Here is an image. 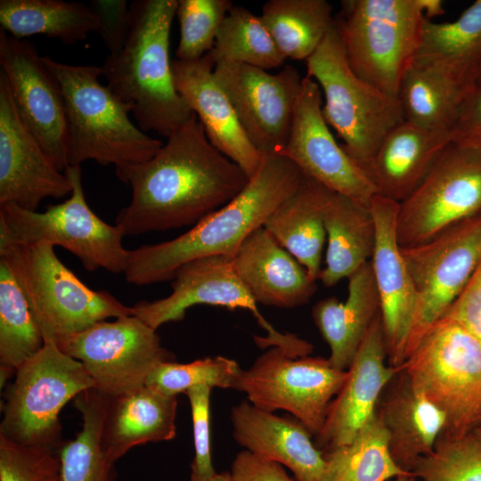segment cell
<instances>
[{"label": "cell", "mask_w": 481, "mask_h": 481, "mask_svg": "<svg viewBox=\"0 0 481 481\" xmlns=\"http://www.w3.org/2000/svg\"><path fill=\"white\" fill-rule=\"evenodd\" d=\"M115 173L132 190L115 223L126 235L194 225L234 199L249 181L210 143L195 113L149 160Z\"/></svg>", "instance_id": "obj_1"}, {"label": "cell", "mask_w": 481, "mask_h": 481, "mask_svg": "<svg viewBox=\"0 0 481 481\" xmlns=\"http://www.w3.org/2000/svg\"><path fill=\"white\" fill-rule=\"evenodd\" d=\"M301 170L287 157L262 155L260 166L230 202L189 231L169 240L129 250L126 281L144 286L173 279L183 264L205 257H232L244 240L264 226L273 212L298 188Z\"/></svg>", "instance_id": "obj_2"}, {"label": "cell", "mask_w": 481, "mask_h": 481, "mask_svg": "<svg viewBox=\"0 0 481 481\" xmlns=\"http://www.w3.org/2000/svg\"><path fill=\"white\" fill-rule=\"evenodd\" d=\"M177 4L178 0L129 4L125 45L102 67L106 86L130 107L139 127L167 138L193 114L176 90L169 54Z\"/></svg>", "instance_id": "obj_3"}, {"label": "cell", "mask_w": 481, "mask_h": 481, "mask_svg": "<svg viewBox=\"0 0 481 481\" xmlns=\"http://www.w3.org/2000/svg\"><path fill=\"white\" fill-rule=\"evenodd\" d=\"M57 80L67 119L68 166L94 160L115 169L152 158L164 144L134 125L131 109L100 77L102 67L71 65L43 56Z\"/></svg>", "instance_id": "obj_4"}, {"label": "cell", "mask_w": 481, "mask_h": 481, "mask_svg": "<svg viewBox=\"0 0 481 481\" xmlns=\"http://www.w3.org/2000/svg\"><path fill=\"white\" fill-rule=\"evenodd\" d=\"M54 246L0 243L5 258L23 289L45 341L56 345L109 318L134 315L106 290L87 287L56 256Z\"/></svg>", "instance_id": "obj_5"}, {"label": "cell", "mask_w": 481, "mask_h": 481, "mask_svg": "<svg viewBox=\"0 0 481 481\" xmlns=\"http://www.w3.org/2000/svg\"><path fill=\"white\" fill-rule=\"evenodd\" d=\"M306 62V75L317 82L323 93L324 119L343 140L345 151L363 167L385 136L404 121L398 98L387 94L352 70L335 20Z\"/></svg>", "instance_id": "obj_6"}, {"label": "cell", "mask_w": 481, "mask_h": 481, "mask_svg": "<svg viewBox=\"0 0 481 481\" xmlns=\"http://www.w3.org/2000/svg\"><path fill=\"white\" fill-rule=\"evenodd\" d=\"M401 367L444 414L440 436L465 435L481 424V341L461 324L441 317Z\"/></svg>", "instance_id": "obj_7"}, {"label": "cell", "mask_w": 481, "mask_h": 481, "mask_svg": "<svg viewBox=\"0 0 481 481\" xmlns=\"http://www.w3.org/2000/svg\"><path fill=\"white\" fill-rule=\"evenodd\" d=\"M334 20L352 70L397 97L421 39L420 0H344Z\"/></svg>", "instance_id": "obj_8"}, {"label": "cell", "mask_w": 481, "mask_h": 481, "mask_svg": "<svg viewBox=\"0 0 481 481\" xmlns=\"http://www.w3.org/2000/svg\"><path fill=\"white\" fill-rule=\"evenodd\" d=\"M64 174L72 192L63 202L49 205L43 212L0 206V243L46 242L71 252L86 271L124 273L129 250L122 243L123 229L104 222L88 206L81 166H68Z\"/></svg>", "instance_id": "obj_9"}, {"label": "cell", "mask_w": 481, "mask_h": 481, "mask_svg": "<svg viewBox=\"0 0 481 481\" xmlns=\"http://www.w3.org/2000/svg\"><path fill=\"white\" fill-rule=\"evenodd\" d=\"M8 390L0 435L29 446L59 451L62 444L59 413L80 393L95 388L83 363L53 341L15 371Z\"/></svg>", "instance_id": "obj_10"}, {"label": "cell", "mask_w": 481, "mask_h": 481, "mask_svg": "<svg viewBox=\"0 0 481 481\" xmlns=\"http://www.w3.org/2000/svg\"><path fill=\"white\" fill-rule=\"evenodd\" d=\"M346 377L347 371L333 368L328 358L294 357L272 346L248 370H241L235 389L261 410L291 413L315 436Z\"/></svg>", "instance_id": "obj_11"}, {"label": "cell", "mask_w": 481, "mask_h": 481, "mask_svg": "<svg viewBox=\"0 0 481 481\" xmlns=\"http://www.w3.org/2000/svg\"><path fill=\"white\" fill-rule=\"evenodd\" d=\"M479 213L481 147L452 142L417 188L399 203L398 244H422Z\"/></svg>", "instance_id": "obj_12"}, {"label": "cell", "mask_w": 481, "mask_h": 481, "mask_svg": "<svg viewBox=\"0 0 481 481\" xmlns=\"http://www.w3.org/2000/svg\"><path fill=\"white\" fill-rule=\"evenodd\" d=\"M171 286L167 297L134 305V315L157 330L164 323L183 320L187 309L196 305L246 309L266 331L265 337H255L260 347L279 346L294 357L313 352L311 343L294 334L281 333L265 319L237 274L231 256L205 257L183 264L175 272Z\"/></svg>", "instance_id": "obj_13"}, {"label": "cell", "mask_w": 481, "mask_h": 481, "mask_svg": "<svg viewBox=\"0 0 481 481\" xmlns=\"http://www.w3.org/2000/svg\"><path fill=\"white\" fill-rule=\"evenodd\" d=\"M401 252L418 301L406 360L424 333L461 295L481 263V213L422 244L401 248Z\"/></svg>", "instance_id": "obj_14"}, {"label": "cell", "mask_w": 481, "mask_h": 481, "mask_svg": "<svg viewBox=\"0 0 481 481\" xmlns=\"http://www.w3.org/2000/svg\"><path fill=\"white\" fill-rule=\"evenodd\" d=\"M57 346L83 363L95 388L106 395L145 385L159 363L175 361V355L161 346L156 330L135 315L99 322Z\"/></svg>", "instance_id": "obj_15"}, {"label": "cell", "mask_w": 481, "mask_h": 481, "mask_svg": "<svg viewBox=\"0 0 481 481\" xmlns=\"http://www.w3.org/2000/svg\"><path fill=\"white\" fill-rule=\"evenodd\" d=\"M217 83L229 98L249 140L260 152L280 154L289 137L302 78L292 65L276 74L246 64H215Z\"/></svg>", "instance_id": "obj_16"}, {"label": "cell", "mask_w": 481, "mask_h": 481, "mask_svg": "<svg viewBox=\"0 0 481 481\" xmlns=\"http://www.w3.org/2000/svg\"><path fill=\"white\" fill-rule=\"evenodd\" d=\"M328 189L370 207L377 190L363 167L335 140L322 115V90L302 78L289 140L280 153Z\"/></svg>", "instance_id": "obj_17"}, {"label": "cell", "mask_w": 481, "mask_h": 481, "mask_svg": "<svg viewBox=\"0 0 481 481\" xmlns=\"http://www.w3.org/2000/svg\"><path fill=\"white\" fill-rule=\"evenodd\" d=\"M0 65L17 112L56 167L67 162V119L60 86L29 41L0 29Z\"/></svg>", "instance_id": "obj_18"}, {"label": "cell", "mask_w": 481, "mask_h": 481, "mask_svg": "<svg viewBox=\"0 0 481 481\" xmlns=\"http://www.w3.org/2000/svg\"><path fill=\"white\" fill-rule=\"evenodd\" d=\"M68 177L20 119L0 72V206L37 210L46 198L70 195Z\"/></svg>", "instance_id": "obj_19"}, {"label": "cell", "mask_w": 481, "mask_h": 481, "mask_svg": "<svg viewBox=\"0 0 481 481\" xmlns=\"http://www.w3.org/2000/svg\"><path fill=\"white\" fill-rule=\"evenodd\" d=\"M399 203L376 194L370 204L376 227L371 259L379 298V310L387 363L399 368L417 310V293L396 237Z\"/></svg>", "instance_id": "obj_20"}, {"label": "cell", "mask_w": 481, "mask_h": 481, "mask_svg": "<svg viewBox=\"0 0 481 481\" xmlns=\"http://www.w3.org/2000/svg\"><path fill=\"white\" fill-rule=\"evenodd\" d=\"M386 361L379 313L347 369L346 379L330 405L322 430L314 436V444L323 453L349 444L375 416L383 389L399 369Z\"/></svg>", "instance_id": "obj_21"}, {"label": "cell", "mask_w": 481, "mask_h": 481, "mask_svg": "<svg viewBox=\"0 0 481 481\" xmlns=\"http://www.w3.org/2000/svg\"><path fill=\"white\" fill-rule=\"evenodd\" d=\"M214 67L209 53L191 61L175 59L172 61L175 85L202 124L210 143L250 178L258 169L262 155L246 135L229 98L216 81Z\"/></svg>", "instance_id": "obj_22"}, {"label": "cell", "mask_w": 481, "mask_h": 481, "mask_svg": "<svg viewBox=\"0 0 481 481\" xmlns=\"http://www.w3.org/2000/svg\"><path fill=\"white\" fill-rule=\"evenodd\" d=\"M231 422L234 439L245 450L284 465L297 481H327L324 453L295 418L280 417L243 401L232 407Z\"/></svg>", "instance_id": "obj_23"}, {"label": "cell", "mask_w": 481, "mask_h": 481, "mask_svg": "<svg viewBox=\"0 0 481 481\" xmlns=\"http://www.w3.org/2000/svg\"><path fill=\"white\" fill-rule=\"evenodd\" d=\"M375 416L387 433L392 459L408 473L433 451L446 424L444 414L415 388L402 367L383 389Z\"/></svg>", "instance_id": "obj_24"}, {"label": "cell", "mask_w": 481, "mask_h": 481, "mask_svg": "<svg viewBox=\"0 0 481 481\" xmlns=\"http://www.w3.org/2000/svg\"><path fill=\"white\" fill-rule=\"evenodd\" d=\"M232 258L257 304L292 308L306 304L316 291V281L264 226L253 231Z\"/></svg>", "instance_id": "obj_25"}, {"label": "cell", "mask_w": 481, "mask_h": 481, "mask_svg": "<svg viewBox=\"0 0 481 481\" xmlns=\"http://www.w3.org/2000/svg\"><path fill=\"white\" fill-rule=\"evenodd\" d=\"M452 142L451 131L404 121L385 136L363 168L379 195L400 203L417 188Z\"/></svg>", "instance_id": "obj_26"}, {"label": "cell", "mask_w": 481, "mask_h": 481, "mask_svg": "<svg viewBox=\"0 0 481 481\" xmlns=\"http://www.w3.org/2000/svg\"><path fill=\"white\" fill-rule=\"evenodd\" d=\"M176 409V397L147 385L106 395L101 437L109 460L115 463L136 445L173 439Z\"/></svg>", "instance_id": "obj_27"}, {"label": "cell", "mask_w": 481, "mask_h": 481, "mask_svg": "<svg viewBox=\"0 0 481 481\" xmlns=\"http://www.w3.org/2000/svg\"><path fill=\"white\" fill-rule=\"evenodd\" d=\"M412 64L469 94L481 67V0H476L454 21L425 19Z\"/></svg>", "instance_id": "obj_28"}, {"label": "cell", "mask_w": 481, "mask_h": 481, "mask_svg": "<svg viewBox=\"0 0 481 481\" xmlns=\"http://www.w3.org/2000/svg\"><path fill=\"white\" fill-rule=\"evenodd\" d=\"M347 279L348 295L345 302L329 297L318 301L312 309L314 322L330 349L328 361L339 371H347L380 313L371 261Z\"/></svg>", "instance_id": "obj_29"}, {"label": "cell", "mask_w": 481, "mask_h": 481, "mask_svg": "<svg viewBox=\"0 0 481 481\" xmlns=\"http://www.w3.org/2000/svg\"><path fill=\"white\" fill-rule=\"evenodd\" d=\"M333 191L304 175L296 191L268 217L264 227L289 251L315 281L326 230L323 214Z\"/></svg>", "instance_id": "obj_30"}, {"label": "cell", "mask_w": 481, "mask_h": 481, "mask_svg": "<svg viewBox=\"0 0 481 481\" xmlns=\"http://www.w3.org/2000/svg\"><path fill=\"white\" fill-rule=\"evenodd\" d=\"M323 221L327 251L318 280L330 287L371 261L376 227L370 207L336 192L326 203Z\"/></svg>", "instance_id": "obj_31"}, {"label": "cell", "mask_w": 481, "mask_h": 481, "mask_svg": "<svg viewBox=\"0 0 481 481\" xmlns=\"http://www.w3.org/2000/svg\"><path fill=\"white\" fill-rule=\"evenodd\" d=\"M0 24L19 39L44 35L69 45L99 29V19L90 5L63 0H1Z\"/></svg>", "instance_id": "obj_32"}, {"label": "cell", "mask_w": 481, "mask_h": 481, "mask_svg": "<svg viewBox=\"0 0 481 481\" xmlns=\"http://www.w3.org/2000/svg\"><path fill=\"white\" fill-rule=\"evenodd\" d=\"M260 18L281 53L292 60L306 61L334 24L326 0H269Z\"/></svg>", "instance_id": "obj_33"}, {"label": "cell", "mask_w": 481, "mask_h": 481, "mask_svg": "<svg viewBox=\"0 0 481 481\" xmlns=\"http://www.w3.org/2000/svg\"><path fill=\"white\" fill-rule=\"evenodd\" d=\"M44 345L42 330L24 290L8 261L0 257L1 387Z\"/></svg>", "instance_id": "obj_34"}, {"label": "cell", "mask_w": 481, "mask_h": 481, "mask_svg": "<svg viewBox=\"0 0 481 481\" xmlns=\"http://www.w3.org/2000/svg\"><path fill=\"white\" fill-rule=\"evenodd\" d=\"M82 429L59 450L63 481H118L112 461L102 446V425L106 395L91 388L74 398Z\"/></svg>", "instance_id": "obj_35"}, {"label": "cell", "mask_w": 481, "mask_h": 481, "mask_svg": "<svg viewBox=\"0 0 481 481\" xmlns=\"http://www.w3.org/2000/svg\"><path fill=\"white\" fill-rule=\"evenodd\" d=\"M466 94L437 75L412 64L397 98L404 121L433 130H452Z\"/></svg>", "instance_id": "obj_36"}, {"label": "cell", "mask_w": 481, "mask_h": 481, "mask_svg": "<svg viewBox=\"0 0 481 481\" xmlns=\"http://www.w3.org/2000/svg\"><path fill=\"white\" fill-rule=\"evenodd\" d=\"M327 481H389L411 475L392 459L387 436L374 416L347 444L324 453Z\"/></svg>", "instance_id": "obj_37"}, {"label": "cell", "mask_w": 481, "mask_h": 481, "mask_svg": "<svg viewBox=\"0 0 481 481\" xmlns=\"http://www.w3.org/2000/svg\"><path fill=\"white\" fill-rule=\"evenodd\" d=\"M208 53L215 64L237 62L265 70L281 66L286 60L260 16L239 5L227 13Z\"/></svg>", "instance_id": "obj_38"}, {"label": "cell", "mask_w": 481, "mask_h": 481, "mask_svg": "<svg viewBox=\"0 0 481 481\" xmlns=\"http://www.w3.org/2000/svg\"><path fill=\"white\" fill-rule=\"evenodd\" d=\"M240 371L236 361L220 355L188 363L168 361L159 363L151 371L145 385L174 397L199 385L235 389Z\"/></svg>", "instance_id": "obj_39"}, {"label": "cell", "mask_w": 481, "mask_h": 481, "mask_svg": "<svg viewBox=\"0 0 481 481\" xmlns=\"http://www.w3.org/2000/svg\"><path fill=\"white\" fill-rule=\"evenodd\" d=\"M412 473L422 481H481V440L473 432L439 436Z\"/></svg>", "instance_id": "obj_40"}, {"label": "cell", "mask_w": 481, "mask_h": 481, "mask_svg": "<svg viewBox=\"0 0 481 481\" xmlns=\"http://www.w3.org/2000/svg\"><path fill=\"white\" fill-rule=\"evenodd\" d=\"M232 6L230 0H178L176 17L180 37L175 59L191 61L208 53Z\"/></svg>", "instance_id": "obj_41"}, {"label": "cell", "mask_w": 481, "mask_h": 481, "mask_svg": "<svg viewBox=\"0 0 481 481\" xmlns=\"http://www.w3.org/2000/svg\"><path fill=\"white\" fill-rule=\"evenodd\" d=\"M0 481H63L60 453L0 435Z\"/></svg>", "instance_id": "obj_42"}, {"label": "cell", "mask_w": 481, "mask_h": 481, "mask_svg": "<svg viewBox=\"0 0 481 481\" xmlns=\"http://www.w3.org/2000/svg\"><path fill=\"white\" fill-rule=\"evenodd\" d=\"M211 389L209 386L199 385L185 393L191 405L195 450L190 481H202L216 473L212 463L210 444Z\"/></svg>", "instance_id": "obj_43"}, {"label": "cell", "mask_w": 481, "mask_h": 481, "mask_svg": "<svg viewBox=\"0 0 481 481\" xmlns=\"http://www.w3.org/2000/svg\"><path fill=\"white\" fill-rule=\"evenodd\" d=\"M99 19L101 36L110 55L123 48L130 29V10L126 0H94L90 4Z\"/></svg>", "instance_id": "obj_44"}, {"label": "cell", "mask_w": 481, "mask_h": 481, "mask_svg": "<svg viewBox=\"0 0 481 481\" xmlns=\"http://www.w3.org/2000/svg\"><path fill=\"white\" fill-rule=\"evenodd\" d=\"M444 316L456 321L481 341V263Z\"/></svg>", "instance_id": "obj_45"}, {"label": "cell", "mask_w": 481, "mask_h": 481, "mask_svg": "<svg viewBox=\"0 0 481 481\" xmlns=\"http://www.w3.org/2000/svg\"><path fill=\"white\" fill-rule=\"evenodd\" d=\"M230 472L232 481H294L281 464L247 450L236 455Z\"/></svg>", "instance_id": "obj_46"}, {"label": "cell", "mask_w": 481, "mask_h": 481, "mask_svg": "<svg viewBox=\"0 0 481 481\" xmlns=\"http://www.w3.org/2000/svg\"><path fill=\"white\" fill-rule=\"evenodd\" d=\"M452 135L454 143L481 147V87L462 100Z\"/></svg>", "instance_id": "obj_47"}, {"label": "cell", "mask_w": 481, "mask_h": 481, "mask_svg": "<svg viewBox=\"0 0 481 481\" xmlns=\"http://www.w3.org/2000/svg\"><path fill=\"white\" fill-rule=\"evenodd\" d=\"M425 19L431 20L433 17L444 12L443 2L440 0H420Z\"/></svg>", "instance_id": "obj_48"}, {"label": "cell", "mask_w": 481, "mask_h": 481, "mask_svg": "<svg viewBox=\"0 0 481 481\" xmlns=\"http://www.w3.org/2000/svg\"><path fill=\"white\" fill-rule=\"evenodd\" d=\"M202 481H232L231 472L224 471L216 473L213 477Z\"/></svg>", "instance_id": "obj_49"}, {"label": "cell", "mask_w": 481, "mask_h": 481, "mask_svg": "<svg viewBox=\"0 0 481 481\" xmlns=\"http://www.w3.org/2000/svg\"><path fill=\"white\" fill-rule=\"evenodd\" d=\"M389 481H416V477L413 474H411V475L401 476L394 479H391Z\"/></svg>", "instance_id": "obj_50"}, {"label": "cell", "mask_w": 481, "mask_h": 481, "mask_svg": "<svg viewBox=\"0 0 481 481\" xmlns=\"http://www.w3.org/2000/svg\"><path fill=\"white\" fill-rule=\"evenodd\" d=\"M478 87H481V67L479 68L478 72L476 77L474 89L478 88Z\"/></svg>", "instance_id": "obj_51"}, {"label": "cell", "mask_w": 481, "mask_h": 481, "mask_svg": "<svg viewBox=\"0 0 481 481\" xmlns=\"http://www.w3.org/2000/svg\"><path fill=\"white\" fill-rule=\"evenodd\" d=\"M481 440V424L472 431Z\"/></svg>", "instance_id": "obj_52"}, {"label": "cell", "mask_w": 481, "mask_h": 481, "mask_svg": "<svg viewBox=\"0 0 481 481\" xmlns=\"http://www.w3.org/2000/svg\"><path fill=\"white\" fill-rule=\"evenodd\" d=\"M479 426V425H478Z\"/></svg>", "instance_id": "obj_53"}]
</instances>
